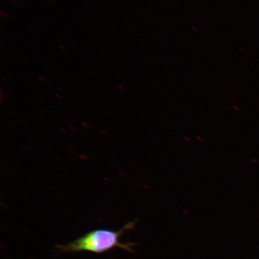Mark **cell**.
Returning <instances> with one entry per match:
<instances>
[{
  "mask_svg": "<svg viewBox=\"0 0 259 259\" xmlns=\"http://www.w3.org/2000/svg\"><path fill=\"white\" fill-rule=\"evenodd\" d=\"M135 226V222H131L118 231L106 229L93 230L75 241L67 244L57 245V248L62 252L88 251L100 254L118 247L134 252L132 247L135 245L134 243H121L119 239L125 232L134 229Z\"/></svg>",
  "mask_w": 259,
  "mask_h": 259,
  "instance_id": "1",
  "label": "cell"
}]
</instances>
